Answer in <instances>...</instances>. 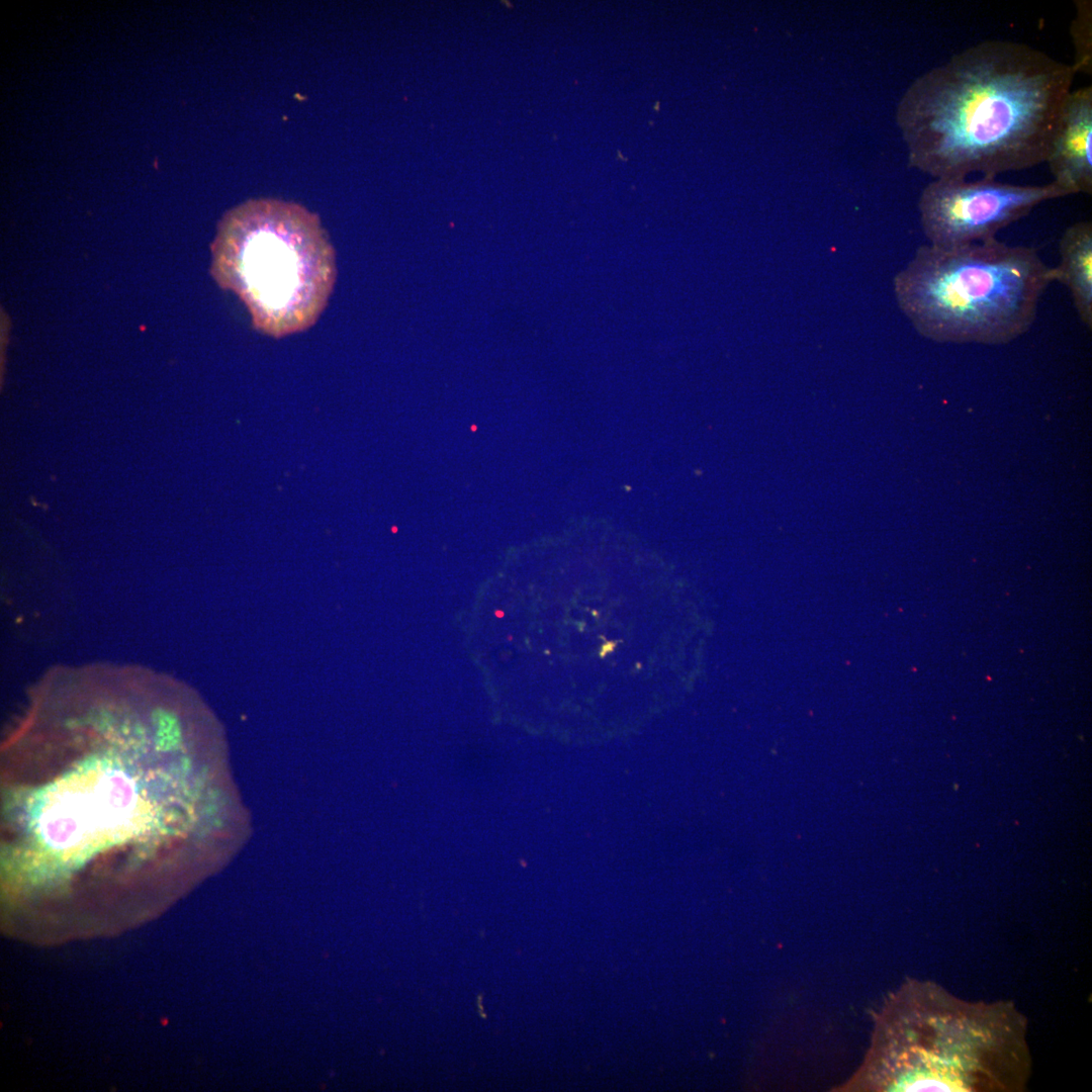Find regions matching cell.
Wrapping results in <instances>:
<instances>
[{
	"label": "cell",
	"mask_w": 1092,
	"mask_h": 1092,
	"mask_svg": "<svg viewBox=\"0 0 1092 1092\" xmlns=\"http://www.w3.org/2000/svg\"><path fill=\"white\" fill-rule=\"evenodd\" d=\"M1075 72L1015 40L954 53L918 76L898 104L909 167L932 179H963L1045 163Z\"/></svg>",
	"instance_id": "7a4b0ae2"
},
{
	"label": "cell",
	"mask_w": 1092,
	"mask_h": 1092,
	"mask_svg": "<svg viewBox=\"0 0 1092 1092\" xmlns=\"http://www.w3.org/2000/svg\"><path fill=\"white\" fill-rule=\"evenodd\" d=\"M211 273L274 338L309 329L333 291L334 249L320 218L274 198L251 199L222 217L211 246Z\"/></svg>",
	"instance_id": "5b68a950"
},
{
	"label": "cell",
	"mask_w": 1092,
	"mask_h": 1092,
	"mask_svg": "<svg viewBox=\"0 0 1092 1092\" xmlns=\"http://www.w3.org/2000/svg\"><path fill=\"white\" fill-rule=\"evenodd\" d=\"M1067 196L1092 193V86L1072 90L1045 160Z\"/></svg>",
	"instance_id": "52a82bcc"
},
{
	"label": "cell",
	"mask_w": 1092,
	"mask_h": 1092,
	"mask_svg": "<svg viewBox=\"0 0 1092 1092\" xmlns=\"http://www.w3.org/2000/svg\"><path fill=\"white\" fill-rule=\"evenodd\" d=\"M1055 281V267L1035 249L995 238L919 247L895 276L894 291L899 307L925 339L1004 345L1029 331Z\"/></svg>",
	"instance_id": "277c9868"
},
{
	"label": "cell",
	"mask_w": 1092,
	"mask_h": 1092,
	"mask_svg": "<svg viewBox=\"0 0 1092 1092\" xmlns=\"http://www.w3.org/2000/svg\"><path fill=\"white\" fill-rule=\"evenodd\" d=\"M1057 281L1070 293L1079 320L1092 329V223L1080 220L1066 228L1059 242Z\"/></svg>",
	"instance_id": "ba28073f"
},
{
	"label": "cell",
	"mask_w": 1092,
	"mask_h": 1092,
	"mask_svg": "<svg viewBox=\"0 0 1092 1092\" xmlns=\"http://www.w3.org/2000/svg\"><path fill=\"white\" fill-rule=\"evenodd\" d=\"M874 1072L907 1091H1014L1030 1072L1025 1022L1007 1003H971L916 983L885 1015Z\"/></svg>",
	"instance_id": "3957f363"
},
{
	"label": "cell",
	"mask_w": 1092,
	"mask_h": 1092,
	"mask_svg": "<svg viewBox=\"0 0 1092 1092\" xmlns=\"http://www.w3.org/2000/svg\"><path fill=\"white\" fill-rule=\"evenodd\" d=\"M1066 196L1053 182L1019 185L985 177L932 179L921 191L918 210L928 244L961 246L995 239L1040 204Z\"/></svg>",
	"instance_id": "8992f818"
},
{
	"label": "cell",
	"mask_w": 1092,
	"mask_h": 1092,
	"mask_svg": "<svg viewBox=\"0 0 1092 1092\" xmlns=\"http://www.w3.org/2000/svg\"><path fill=\"white\" fill-rule=\"evenodd\" d=\"M100 679L41 687L4 741L2 860L21 882L157 872L211 830L193 703Z\"/></svg>",
	"instance_id": "6da1fadb"
}]
</instances>
